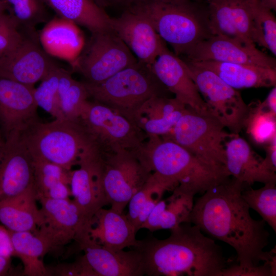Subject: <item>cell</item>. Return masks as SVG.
<instances>
[{
  "instance_id": "obj_38",
  "label": "cell",
  "mask_w": 276,
  "mask_h": 276,
  "mask_svg": "<svg viewBox=\"0 0 276 276\" xmlns=\"http://www.w3.org/2000/svg\"><path fill=\"white\" fill-rule=\"evenodd\" d=\"M5 10L18 24L32 30L45 18L43 0H2Z\"/></svg>"
},
{
  "instance_id": "obj_1",
  "label": "cell",
  "mask_w": 276,
  "mask_h": 276,
  "mask_svg": "<svg viewBox=\"0 0 276 276\" xmlns=\"http://www.w3.org/2000/svg\"><path fill=\"white\" fill-rule=\"evenodd\" d=\"M245 186L233 178L210 188L194 203L188 222L210 238L232 246L238 265L250 268L271 260L275 249L264 250L270 234L263 219L251 216L241 195Z\"/></svg>"
},
{
  "instance_id": "obj_23",
  "label": "cell",
  "mask_w": 276,
  "mask_h": 276,
  "mask_svg": "<svg viewBox=\"0 0 276 276\" xmlns=\"http://www.w3.org/2000/svg\"><path fill=\"white\" fill-rule=\"evenodd\" d=\"M136 233L123 213L103 208L93 218L89 236L93 241L106 248L120 250L136 246Z\"/></svg>"
},
{
  "instance_id": "obj_28",
  "label": "cell",
  "mask_w": 276,
  "mask_h": 276,
  "mask_svg": "<svg viewBox=\"0 0 276 276\" xmlns=\"http://www.w3.org/2000/svg\"><path fill=\"white\" fill-rule=\"evenodd\" d=\"M76 25L61 17L49 21L39 36L45 52L70 61L77 59L83 47L84 39Z\"/></svg>"
},
{
  "instance_id": "obj_32",
  "label": "cell",
  "mask_w": 276,
  "mask_h": 276,
  "mask_svg": "<svg viewBox=\"0 0 276 276\" xmlns=\"http://www.w3.org/2000/svg\"><path fill=\"white\" fill-rule=\"evenodd\" d=\"M10 231V230H9ZM14 249V256L23 265L22 274L27 276L49 275L41 258L48 252L42 240L29 231H10Z\"/></svg>"
},
{
  "instance_id": "obj_30",
  "label": "cell",
  "mask_w": 276,
  "mask_h": 276,
  "mask_svg": "<svg viewBox=\"0 0 276 276\" xmlns=\"http://www.w3.org/2000/svg\"><path fill=\"white\" fill-rule=\"evenodd\" d=\"M33 187L38 199H68L71 196L70 170L47 160L33 156Z\"/></svg>"
},
{
  "instance_id": "obj_40",
  "label": "cell",
  "mask_w": 276,
  "mask_h": 276,
  "mask_svg": "<svg viewBox=\"0 0 276 276\" xmlns=\"http://www.w3.org/2000/svg\"><path fill=\"white\" fill-rule=\"evenodd\" d=\"M275 256L264 262L262 265L250 268H243L238 264L227 266L222 272L221 276H275Z\"/></svg>"
},
{
  "instance_id": "obj_34",
  "label": "cell",
  "mask_w": 276,
  "mask_h": 276,
  "mask_svg": "<svg viewBox=\"0 0 276 276\" xmlns=\"http://www.w3.org/2000/svg\"><path fill=\"white\" fill-rule=\"evenodd\" d=\"M248 106L243 129L253 142L265 146L276 136V114L266 109L260 101Z\"/></svg>"
},
{
  "instance_id": "obj_20",
  "label": "cell",
  "mask_w": 276,
  "mask_h": 276,
  "mask_svg": "<svg viewBox=\"0 0 276 276\" xmlns=\"http://www.w3.org/2000/svg\"><path fill=\"white\" fill-rule=\"evenodd\" d=\"M254 0H208L210 28L213 35L226 37L256 47L251 36Z\"/></svg>"
},
{
  "instance_id": "obj_37",
  "label": "cell",
  "mask_w": 276,
  "mask_h": 276,
  "mask_svg": "<svg viewBox=\"0 0 276 276\" xmlns=\"http://www.w3.org/2000/svg\"><path fill=\"white\" fill-rule=\"evenodd\" d=\"M63 70L56 65L34 90V98L38 107L44 109L55 119H64L58 95L59 81Z\"/></svg>"
},
{
  "instance_id": "obj_18",
  "label": "cell",
  "mask_w": 276,
  "mask_h": 276,
  "mask_svg": "<svg viewBox=\"0 0 276 276\" xmlns=\"http://www.w3.org/2000/svg\"><path fill=\"white\" fill-rule=\"evenodd\" d=\"M33 159L20 137L4 140L0 147V202L33 183Z\"/></svg>"
},
{
  "instance_id": "obj_5",
  "label": "cell",
  "mask_w": 276,
  "mask_h": 276,
  "mask_svg": "<svg viewBox=\"0 0 276 276\" xmlns=\"http://www.w3.org/2000/svg\"><path fill=\"white\" fill-rule=\"evenodd\" d=\"M20 137L33 156L70 170L83 158L100 150L79 119L38 121Z\"/></svg>"
},
{
  "instance_id": "obj_14",
  "label": "cell",
  "mask_w": 276,
  "mask_h": 276,
  "mask_svg": "<svg viewBox=\"0 0 276 276\" xmlns=\"http://www.w3.org/2000/svg\"><path fill=\"white\" fill-rule=\"evenodd\" d=\"M34 88L0 77V125L4 140L20 137L39 121Z\"/></svg>"
},
{
  "instance_id": "obj_42",
  "label": "cell",
  "mask_w": 276,
  "mask_h": 276,
  "mask_svg": "<svg viewBox=\"0 0 276 276\" xmlns=\"http://www.w3.org/2000/svg\"><path fill=\"white\" fill-rule=\"evenodd\" d=\"M266 156L263 158L262 164L268 171L275 173L276 172V136L268 144L265 145Z\"/></svg>"
},
{
  "instance_id": "obj_48",
  "label": "cell",
  "mask_w": 276,
  "mask_h": 276,
  "mask_svg": "<svg viewBox=\"0 0 276 276\" xmlns=\"http://www.w3.org/2000/svg\"><path fill=\"white\" fill-rule=\"evenodd\" d=\"M6 11L5 7L3 2L0 0V14L5 13Z\"/></svg>"
},
{
  "instance_id": "obj_4",
  "label": "cell",
  "mask_w": 276,
  "mask_h": 276,
  "mask_svg": "<svg viewBox=\"0 0 276 276\" xmlns=\"http://www.w3.org/2000/svg\"><path fill=\"white\" fill-rule=\"evenodd\" d=\"M124 6L146 17L178 57L185 56L195 45L213 35L207 2L127 0Z\"/></svg>"
},
{
  "instance_id": "obj_33",
  "label": "cell",
  "mask_w": 276,
  "mask_h": 276,
  "mask_svg": "<svg viewBox=\"0 0 276 276\" xmlns=\"http://www.w3.org/2000/svg\"><path fill=\"white\" fill-rule=\"evenodd\" d=\"M58 95L64 119H79L89 97L84 83L74 80L63 69L59 81Z\"/></svg>"
},
{
  "instance_id": "obj_52",
  "label": "cell",
  "mask_w": 276,
  "mask_h": 276,
  "mask_svg": "<svg viewBox=\"0 0 276 276\" xmlns=\"http://www.w3.org/2000/svg\"><path fill=\"white\" fill-rule=\"evenodd\" d=\"M2 57V56L0 54V59H1V58Z\"/></svg>"
},
{
  "instance_id": "obj_49",
  "label": "cell",
  "mask_w": 276,
  "mask_h": 276,
  "mask_svg": "<svg viewBox=\"0 0 276 276\" xmlns=\"http://www.w3.org/2000/svg\"><path fill=\"white\" fill-rule=\"evenodd\" d=\"M165 2H172V3H181L188 1L189 0H161Z\"/></svg>"
},
{
  "instance_id": "obj_39",
  "label": "cell",
  "mask_w": 276,
  "mask_h": 276,
  "mask_svg": "<svg viewBox=\"0 0 276 276\" xmlns=\"http://www.w3.org/2000/svg\"><path fill=\"white\" fill-rule=\"evenodd\" d=\"M19 26L5 12L0 14V54L5 56L15 50L24 37L18 30Z\"/></svg>"
},
{
  "instance_id": "obj_19",
  "label": "cell",
  "mask_w": 276,
  "mask_h": 276,
  "mask_svg": "<svg viewBox=\"0 0 276 276\" xmlns=\"http://www.w3.org/2000/svg\"><path fill=\"white\" fill-rule=\"evenodd\" d=\"M185 57L193 61L212 60L276 68L275 59L256 47L219 35L200 41Z\"/></svg>"
},
{
  "instance_id": "obj_17",
  "label": "cell",
  "mask_w": 276,
  "mask_h": 276,
  "mask_svg": "<svg viewBox=\"0 0 276 276\" xmlns=\"http://www.w3.org/2000/svg\"><path fill=\"white\" fill-rule=\"evenodd\" d=\"M35 39L25 38L0 59V77L31 86L56 65Z\"/></svg>"
},
{
  "instance_id": "obj_6",
  "label": "cell",
  "mask_w": 276,
  "mask_h": 276,
  "mask_svg": "<svg viewBox=\"0 0 276 276\" xmlns=\"http://www.w3.org/2000/svg\"><path fill=\"white\" fill-rule=\"evenodd\" d=\"M88 96L133 123L135 113L148 99L167 96V89L150 66L137 62L98 84L83 82Z\"/></svg>"
},
{
  "instance_id": "obj_10",
  "label": "cell",
  "mask_w": 276,
  "mask_h": 276,
  "mask_svg": "<svg viewBox=\"0 0 276 276\" xmlns=\"http://www.w3.org/2000/svg\"><path fill=\"white\" fill-rule=\"evenodd\" d=\"M137 62L126 44L111 30L93 33L84 53L74 68L87 83H101L122 70Z\"/></svg>"
},
{
  "instance_id": "obj_21",
  "label": "cell",
  "mask_w": 276,
  "mask_h": 276,
  "mask_svg": "<svg viewBox=\"0 0 276 276\" xmlns=\"http://www.w3.org/2000/svg\"><path fill=\"white\" fill-rule=\"evenodd\" d=\"M150 68L167 90L187 106L197 110L209 108L184 61L168 48L158 56Z\"/></svg>"
},
{
  "instance_id": "obj_29",
  "label": "cell",
  "mask_w": 276,
  "mask_h": 276,
  "mask_svg": "<svg viewBox=\"0 0 276 276\" xmlns=\"http://www.w3.org/2000/svg\"><path fill=\"white\" fill-rule=\"evenodd\" d=\"M62 18L86 28L92 34L111 30V18L93 0H43Z\"/></svg>"
},
{
  "instance_id": "obj_2",
  "label": "cell",
  "mask_w": 276,
  "mask_h": 276,
  "mask_svg": "<svg viewBox=\"0 0 276 276\" xmlns=\"http://www.w3.org/2000/svg\"><path fill=\"white\" fill-rule=\"evenodd\" d=\"M169 237L138 240L144 275L221 276L227 266L221 247L196 225L181 223Z\"/></svg>"
},
{
  "instance_id": "obj_15",
  "label": "cell",
  "mask_w": 276,
  "mask_h": 276,
  "mask_svg": "<svg viewBox=\"0 0 276 276\" xmlns=\"http://www.w3.org/2000/svg\"><path fill=\"white\" fill-rule=\"evenodd\" d=\"M111 28L142 63L150 66L167 48L146 17L127 9L119 17L111 18Z\"/></svg>"
},
{
  "instance_id": "obj_51",
  "label": "cell",
  "mask_w": 276,
  "mask_h": 276,
  "mask_svg": "<svg viewBox=\"0 0 276 276\" xmlns=\"http://www.w3.org/2000/svg\"><path fill=\"white\" fill-rule=\"evenodd\" d=\"M194 1H203V2H205V0H194ZM208 0H206V1H208Z\"/></svg>"
},
{
  "instance_id": "obj_16",
  "label": "cell",
  "mask_w": 276,
  "mask_h": 276,
  "mask_svg": "<svg viewBox=\"0 0 276 276\" xmlns=\"http://www.w3.org/2000/svg\"><path fill=\"white\" fill-rule=\"evenodd\" d=\"M89 276H142V257L136 248L125 251L106 248L89 236L77 243Z\"/></svg>"
},
{
  "instance_id": "obj_50",
  "label": "cell",
  "mask_w": 276,
  "mask_h": 276,
  "mask_svg": "<svg viewBox=\"0 0 276 276\" xmlns=\"http://www.w3.org/2000/svg\"><path fill=\"white\" fill-rule=\"evenodd\" d=\"M4 142V140L2 138L1 135H0V147L2 145Z\"/></svg>"
},
{
  "instance_id": "obj_27",
  "label": "cell",
  "mask_w": 276,
  "mask_h": 276,
  "mask_svg": "<svg viewBox=\"0 0 276 276\" xmlns=\"http://www.w3.org/2000/svg\"><path fill=\"white\" fill-rule=\"evenodd\" d=\"M33 183L21 193L0 202V223L13 232L34 233L41 216Z\"/></svg>"
},
{
  "instance_id": "obj_24",
  "label": "cell",
  "mask_w": 276,
  "mask_h": 276,
  "mask_svg": "<svg viewBox=\"0 0 276 276\" xmlns=\"http://www.w3.org/2000/svg\"><path fill=\"white\" fill-rule=\"evenodd\" d=\"M186 108L185 104L175 97L154 96L141 106L133 123L147 137L163 136L170 132Z\"/></svg>"
},
{
  "instance_id": "obj_41",
  "label": "cell",
  "mask_w": 276,
  "mask_h": 276,
  "mask_svg": "<svg viewBox=\"0 0 276 276\" xmlns=\"http://www.w3.org/2000/svg\"><path fill=\"white\" fill-rule=\"evenodd\" d=\"M14 255L10 231L0 224V256L11 258Z\"/></svg>"
},
{
  "instance_id": "obj_25",
  "label": "cell",
  "mask_w": 276,
  "mask_h": 276,
  "mask_svg": "<svg viewBox=\"0 0 276 276\" xmlns=\"http://www.w3.org/2000/svg\"><path fill=\"white\" fill-rule=\"evenodd\" d=\"M191 61L212 71L236 89L273 87L276 84V68L212 60Z\"/></svg>"
},
{
  "instance_id": "obj_8",
  "label": "cell",
  "mask_w": 276,
  "mask_h": 276,
  "mask_svg": "<svg viewBox=\"0 0 276 276\" xmlns=\"http://www.w3.org/2000/svg\"><path fill=\"white\" fill-rule=\"evenodd\" d=\"M79 119L102 152H134L147 138L130 120L95 101H87Z\"/></svg>"
},
{
  "instance_id": "obj_35",
  "label": "cell",
  "mask_w": 276,
  "mask_h": 276,
  "mask_svg": "<svg viewBox=\"0 0 276 276\" xmlns=\"http://www.w3.org/2000/svg\"><path fill=\"white\" fill-rule=\"evenodd\" d=\"M251 36L254 42L276 55V19L271 9L254 0L251 9Z\"/></svg>"
},
{
  "instance_id": "obj_46",
  "label": "cell",
  "mask_w": 276,
  "mask_h": 276,
  "mask_svg": "<svg viewBox=\"0 0 276 276\" xmlns=\"http://www.w3.org/2000/svg\"><path fill=\"white\" fill-rule=\"evenodd\" d=\"M93 1H94L99 6L103 8L109 5L108 3L106 0H93Z\"/></svg>"
},
{
  "instance_id": "obj_3",
  "label": "cell",
  "mask_w": 276,
  "mask_h": 276,
  "mask_svg": "<svg viewBox=\"0 0 276 276\" xmlns=\"http://www.w3.org/2000/svg\"><path fill=\"white\" fill-rule=\"evenodd\" d=\"M133 153L158 178L175 187L179 185L195 195L203 194L226 178L223 169L202 162L165 137L149 136Z\"/></svg>"
},
{
  "instance_id": "obj_7",
  "label": "cell",
  "mask_w": 276,
  "mask_h": 276,
  "mask_svg": "<svg viewBox=\"0 0 276 276\" xmlns=\"http://www.w3.org/2000/svg\"><path fill=\"white\" fill-rule=\"evenodd\" d=\"M209 109L187 108L172 129L161 136L175 142L202 162L225 168L224 143L235 134Z\"/></svg>"
},
{
  "instance_id": "obj_47",
  "label": "cell",
  "mask_w": 276,
  "mask_h": 276,
  "mask_svg": "<svg viewBox=\"0 0 276 276\" xmlns=\"http://www.w3.org/2000/svg\"><path fill=\"white\" fill-rule=\"evenodd\" d=\"M106 1L109 4L110 3H116V4H121L124 5L127 0H106Z\"/></svg>"
},
{
  "instance_id": "obj_36",
  "label": "cell",
  "mask_w": 276,
  "mask_h": 276,
  "mask_svg": "<svg viewBox=\"0 0 276 276\" xmlns=\"http://www.w3.org/2000/svg\"><path fill=\"white\" fill-rule=\"evenodd\" d=\"M276 182L264 184L258 189H243L241 195L250 209L256 211L276 232Z\"/></svg>"
},
{
  "instance_id": "obj_26",
  "label": "cell",
  "mask_w": 276,
  "mask_h": 276,
  "mask_svg": "<svg viewBox=\"0 0 276 276\" xmlns=\"http://www.w3.org/2000/svg\"><path fill=\"white\" fill-rule=\"evenodd\" d=\"M195 195L191 191L177 186L170 196L159 200L141 229H147L150 232L171 230L182 223L188 222Z\"/></svg>"
},
{
  "instance_id": "obj_9",
  "label": "cell",
  "mask_w": 276,
  "mask_h": 276,
  "mask_svg": "<svg viewBox=\"0 0 276 276\" xmlns=\"http://www.w3.org/2000/svg\"><path fill=\"white\" fill-rule=\"evenodd\" d=\"M183 60L209 108L231 133L239 134L249 111V106L240 93L212 71L190 60Z\"/></svg>"
},
{
  "instance_id": "obj_44",
  "label": "cell",
  "mask_w": 276,
  "mask_h": 276,
  "mask_svg": "<svg viewBox=\"0 0 276 276\" xmlns=\"http://www.w3.org/2000/svg\"><path fill=\"white\" fill-rule=\"evenodd\" d=\"M11 269V258L0 256V276L10 273Z\"/></svg>"
},
{
  "instance_id": "obj_43",
  "label": "cell",
  "mask_w": 276,
  "mask_h": 276,
  "mask_svg": "<svg viewBox=\"0 0 276 276\" xmlns=\"http://www.w3.org/2000/svg\"><path fill=\"white\" fill-rule=\"evenodd\" d=\"M263 105L269 111L276 114V87L273 86L266 99L262 102Z\"/></svg>"
},
{
  "instance_id": "obj_13",
  "label": "cell",
  "mask_w": 276,
  "mask_h": 276,
  "mask_svg": "<svg viewBox=\"0 0 276 276\" xmlns=\"http://www.w3.org/2000/svg\"><path fill=\"white\" fill-rule=\"evenodd\" d=\"M79 168L72 170L70 188L85 232L89 234L93 218L108 205L103 182V152L98 151L82 158Z\"/></svg>"
},
{
  "instance_id": "obj_31",
  "label": "cell",
  "mask_w": 276,
  "mask_h": 276,
  "mask_svg": "<svg viewBox=\"0 0 276 276\" xmlns=\"http://www.w3.org/2000/svg\"><path fill=\"white\" fill-rule=\"evenodd\" d=\"M175 187L161 180L152 173L129 201L127 218L137 232L166 191Z\"/></svg>"
},
{
  "instance_id": "obj_45",
  "label": "cell",
  "mask_w": 276,
  "mask_h": 276,
  "mask_svg": "<svg viewBox=\"0 0 276 276\" xmlns=\"http://www.w3.org/2000/svg\"><path fill=\"white\" fill-rule=\"evenodd\" d=\"M260 3L271 10L276 9V0H259Z\"/></svg>"
},
{
  "instance_id": "obj_11",
  "label": "cell",
  "mask_w": 276,
  "mask_h": 276,
  "mask_svg": "<svg viewBox=\"0 0 276 276\" xmlns=\"http://www.w3.org/2000/svg\"><path fill=\"white\" fill-rule=\"evenodd\" d=\"M103 182L108 205L120 212L152 174L131 151L103 152Z\"/></svg>"
},
{
  "instance_id": "obj_22",
  "label": "cell",
  "mask_w": 276,
  "mask_h": 276,
  "mask_svg": "<svg viewBox=\"0 0 276 276\" xmlns=\"http://www.w3.org/2000/svg\"><path fill=\"white\" fill-rule=\"evenodd\" d=\"M225 168L229 175L250 187L255 182L264 184L276 182V174L267 170L263 158L257 155L249 144L239 134L224 143Z\"/></svg>"
},
{
  "instance_id": "obj_12",
  "label": "cell",
  "mask_w": 276,
  "mask_h": 276,
  "mask_svg": "<svg viewBox=\"0 0 276 276\" xmlns=\"http://www.w3.org/2000/svg\"><path fill=\"white\" fill-rule=\"evenodd\" d=\"M41 219L34 233L44 242L48 252L73 240L86 237L79 211L73 200L40 198Z\"/></svg>"
}]
</instances>
